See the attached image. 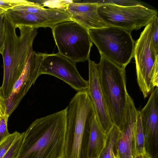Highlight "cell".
I'll use <instances>...</instances> for the list:
<instances>
[{"instance_id": "obj_1", "label": "cell", "mask_w": 158, "mask_h": 158, "mask_svg": "<svg viewBox=\"0 0 158 158\" xmlns=\"http://www.w3.org/2000/svg\"><path fill=\"white\" fill-rule=\"evenodd\" d=\"M67 109L35 120L23 132L16 158H63Z\"/></svg>"}, {"instance_id": "obj_2", "label": "cell", "mask_w": 158, "mask_h": 158, "mask_svg": "<svg viewBox=\"0 0 158 158\" xmlns=\"http://www.w3.org/2000/svg\"><path fill=\"white\" fill-rule=\"evenodd\" d=\"M4 41L1 54L3 59L4 75L0 87L5 100L11 94L14 85L25 66L34 40L38 32L36 28L27 26L16 27L5 15L4 17Z\"/></svg>"}, {"instance_id": "obj_3", "label": "cell", "mask_w": 158, "mask_h": 158, "mask_svg": "<svg viewBox=\"0 0 158 158\" xmlns=\"http://www.w3.org/2000/svg\"><path fill=\"white\" fill-rule=\"evenodd\" d=\"M66 109L63 158H88L91 123L95 114L86 91L78 92Z\"/></svg>"}, {"instance_id": "obj_4", "label": "cell", "mask_w": 158, "mask_h": 158, "mask_svg": "<svg viewBox=\"0 0 158 158\" xmlns=\"http://www.w3.org/2000/svg\"><path fill=\"white\" fill-rule=\"evenodd\" d=\"M98 64L102 89L113 124L123 129L127 106L125 68L102 55Z\"/></svg>"}, {"instance_id": "obj_5", "label": "cell", "mask_w": 158, "mask_h": 158, "mask_svg": "<svg viewBox=\"0 0 158 158\" xmlns=\"http://www.w3.org/2000/svg\"><path fill=\"white\" fill-rule=\"evenodd\" d=\"M91 40L102 55L125 68L134 56L135 42L131 32L108 26L89 30Z\"/></svg>"}, {"instance_id": "obj_6", "label": "cell", "mask_w": 158, "mask_h": 158, "mask_svg": "<svg viewBox=\"0 0 158 158\" xmlns=\"http://www.w3.org/2000/svg\"><path fill=\"white\" fill-rule=\"evenodd\" d=\"M52 32L60 54L75 63L90 59L93 44L89 30L70 21L56 24Z\"/></svg>"}, {"instance_id": "obj_7", "label": "cell", "mask_w": 158, "mask_h": 158, "mask_svg": "<svg viewBox=\"0 0 158 158\" xmlns=\"http://www.w3.org/2000/svg\"><path fill=\"white\" fill-rule=\"evenodd\" d=\"M151 27L150 23L145 27L134 50L137 81L144 98L158 85V54L152 44Z\"/></svg>"}, {"instance_id": "obj_8", "label": "cell", "mask_w": 158, "mask_h": 158, "mask_svg": "<svg viewBox=\"0 0 158 158\" xmlns=\"http://www.w3.org/2000/svg\"><path fill=\"white\" fill-rule=\"evenodd\" d=\"M97 11L100 18L108 26L120 28L131 32L145 27L158 15L156 10L141 4L131 6L99 4Z\"/></svg>"}, {"instance_id": "obj_9", "label": "cell", "mask_w": 158, "mask_h": 158, "mask_svg": "<svg viewBox=\"0 0 158 158\" xmlns=\"http://www.w3.org/2000/svg\"><path fill=\"white\" fill-rule=\"evenodd\" d=\"M42 54L40 76L43 74L53 76L63 81L78 92L87 90L88 81L81 76L76 63L58 53Z\"/></svg>"}, {"instance_id": "obj_10", "label": "cell", "mask_w": 158, "mask_h": 158, "mask_svg": "<svg viewBox=\"0 0 158 158\" xmlns=\"http://www.w3.org/2000/svg\"><path fill=\"white\" fill-rule=\"evenodd\" d=\"M42 60V53H36L31 47L23 71L15 83L11 94L5 100L6 114L10 116L12 113L31 87L35 84L40 76Z\"/></svg>"}, {"instance_id": "obj_11", "label": "cell", "mask_w": 158, "mask_h": 158, "mask_svg": "<svg viewBox=\"0 0 158 158\" xmlns=\"http://www.w3.org/2000/svg\"><path fill=\"white\" fill-rule=\"evenodd\" d=\"M88 87L86 90L92 102L97 120L106 133L113 125L100 83L98 64L88 60Z\"/></svg>"}, {"instance_id": "obj_12", "label": "cell", "mask_w": 158, "mask_h": 158, "mask_svg": "<svg viewBox=\"0 0 158 158\" xmlns=\"http://www.w3.org/2000/svg\"><path fill=\"white\" fill-rule=\"evenodd\" d=\"M139 111L143 128L146 152L152 158H157L158 87L151 92L147 103Z\"/></svg>"}, {"instance_id": "obj_13", "label": "cell", "mask_w": 158, "mask_h": 158, "mask_svg": "<svg viewBox=\"0 0 158 158\" xmlns=\"http://www.w3.org/2000/svg\"><path fill=\"white\" fill-rule=\"evenodd\" d=\"M138 111L128 94L125 122L123 130L119 132L114 149L118 158H134V131Z\"/></svg>"}, {"instance_id": "obj_14", "label": "cell", "mask_w": 158, "mask_h": 158, "mask_svg": "<svg viewBox=\"0 0 158 158\" xmlns=\"http://www.w3.org/2000/svg\"><path fill=\"white\" fill-rule=\"evenodd\" d=\"M99 5L96 2H76L69 0L66 4L65 10L72 21L89 30L108 27L98 14Z\"/></svg>"}, {"instance_id": "obj_15", "label": "cell", "mask_w": 158, "mask_h": 158, "mask_svg": "<svg viewBox=\"0 0 158 158\" xmlns=\"http://www.w3.org/2000/svg\"><path fill=\"white\" fill-rule=\"evenodd\" d=\"M106 134L102 130L95 115L91 123L88 148V158H98L105 145Z\"/></svg>"}, {"instance_id": "obj_16", "label": "cell", "mask_w": 158, "mask_h": 158, "mask_svg": "<svg viewBox=\"0 0 158 158\" xmlns=\"http://www.w3.org/2000/svg\"><path fill=\"white\" fill-rule=\"evenodd\" d=\"M119 132L118 129L113 125L106 133L105 145L98 158H111Z\"/></svg>"}, {"instance_id": "obj_17", "label": "cell", "mask_w": 158, "mask_h": 158, "mask_svg": "<svg viewBox=\"0 0 158 158\" xmlns=\"http://www.w3.org/2000/svg\"><path fill=\"white\" fill-rule=\"evenodd\" d=\"M134 139L135 156L146 153L144 136L139 111H138L134 131Z\"/></svg>"}, {"instance_id": "obj_18", "label": "cell", "mask_w": 158, "mask_h": 158, "mask_svg": "<svg viewBox=\"0 0 158 158\" xmlns=\"http://www.w3.org/2000/svg\"><path fill=\"white\" fill-rule=\"evenodd\" d=\"M21 133L15 131L0 142V158H2Z\"/></svg>"}, {"instance_id": "obj_19", "label": "cell", "mask_w": 158, "mask_h": 158, "mask_svg": "<svg viewBox=\"0 0 158 158\" xmlns=\"http://www.w3.org/2000/svg\"><path fill=\"white\" fill-rule=\"evenodd\" d=\"M23 132L15 140L2 158H16L23 140Z\"/></svg>"}, {"instance_id": "obj_20", "label": "cell", "mask_w": 158, "mask_h": 158, "mask_svg": "<svg viewBox=\"0 0 158 158\" xmlns=\"http://www.w3.org/2000/svg\"><path fill=\"white\" fill-rule=\"evenodd\" d=\"M151 39L155 51L158 54V17L156 16L150 22Z\"/></svg>"}, {"instance_id": "obj_21", "label": "cell", "mask_w": 158, "mask_h": 158, "mask_svg": "<svg viewBox=\"0 0 158 158\" xmlns=\"http://www.w3.org/2000/svg\"><path fill=\"white\" fill-rule=\"evenodd\" d=\"M99 4H110L122 6H131L141 4L135 0H100L96 2Z\"/></svg>"}, {"instance_id": "obj_22", "label": "cell", "mask_w": 158, "mask_h": 158, "mask_svg": "<svg viewBox=\"0 0 158 158\" xmlns=\"http://www.w3.org/2000/svg\"><path fill=\"white\" fill-rule=\"evenodd\" d=\"M29 2L25 0H0V8L5 11L16 6L26 4Z\"/></svg>"}, {"instance_id": "obj_23", "label": "cell", "mask_w": 158, "mask_h": 158, "mask_svg": "<svg viewBox=\"0 0 158 158\" xmlns=\"http://www.w3.org/2000/svg\"><path fill=\"white\" fill-rule=\"evenodd\" d=\"M10 116H0V142L10 135L7 128V122Z\"/></svg>"}, {"instance_id": "obj_24", "label": "cell", "mask_w": 158, "mask_h": 158, "mask_svg": "<svg viewBox=\"0 0 158 158\" xmlns=\"http://www.w3.org/2000/svg\"><path fill=\"white\" fill-rule=\"evenodd\" d=\"M4 11L0 15V53L1 54L3 48L4 41Z\"/></svg>"}, {"instance_id": "obj_25", "label": "cell", "mask_w": 158, "mask_h": 158, "mask_svg": "<svg viewBox=\"0 0 158 158\" xmlns=\"http://www.w3.org/2000/svg\"><path fill=\"white\" fill-rule=\"evenodd\" d=\"M6 114V100L0 87V116Z\"/></svg>"}, {"instance_id": "obj_26", "label": "cell", "mask_w": 158, "mask_h": 158, "mask_svg": "<svg viewBox=\"0 0 158 158\" xmlns=\"http://www.w3.org/2000/svg\"><path fill=\"white\" fill-rule=\"evenodd\" d=\"M134 158H152L151 157L147 152L140 154L135 157Z\"/></svg>"}, {"instance_id": "obj_27", "label": "cell", "mask_w": 158, "mask_h": 158, "mask_svg": "<svg viewBox=\"0 0 158 158\" xmlns=\"http://www.w3.org/2000/svg\"><path fill=\"white\" fill-rule=\"evenodd\" d=\"M111 158H118L116 155L115 153L114 150L112 152Z\"/></svg>"}, {"instance_id": "obj_28", "label": "cell", "mask_w": 158, "mask_h": 158, "mask_svg": "<svg viewBox=\"0 0 158 158\" xmlns=\"http://www.w3.org/2000/svg\"><path fill=\"white\" fill-rule=\"evenodd\" d=\"M4 11L2 9L0 8V15L4 12Z\"/></svg>"}]
</instances>
